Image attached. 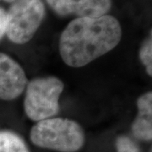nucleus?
Instances as JSON below:
<instances>
[{
	"label": "nucleus",
	"instance_id": "f257e3e1",
	"mask_svg": "<svg viewBox=\"0 0 152 152\" xmlns=\"http://www.w3.org/2000/svg\"><path fill=\"white\" fill-rule=\"evenodd\" d=\"M121 37V26L113 16L77 18L61 35L60 55L67 65L83 67L113 50Z\"/></svg>",
	"mask_w": 152,
	"mask_h": 152
},
{
	"label": "nucleus",
	"instance_id": "f03ea898",
	"mask_svg": "<svg viewBox=\"0 0 152 152\" xmlns=\"http://www.w3.org/2000/svg\"><path fill=\"white\" fill-rule=\"evenodd\" d=\"M31 140L36 145L61 152H75L84 144L81 127L75 121L48 118L38 122L31 131Z\"/></svg>",
	"mask_w": 152,
	"mask_h": 152
},
{
	"label": "nucleus",
	"instance_id": "7ed1b4c3",
	"mask_svg": "<svg viewBox=\"0 0 152 152\" xmlns=\"http://www.w3.org/2000/svg\"><path fill=\"white\" fill-rule=\"evenodd\" d=\"M64 84L56 77L35 79L30 82L25 97V112L30 119H48L59 111L58 99Z\"/></svg>",
	"mask_w": 152,
	"mask_h": 152
},
{
	"label": "nucleus",
	"instance_id": "20e7f679",
	"mask_svg": "<svg viewBox=\"0 0 152 152\" xmlns=\"http://www.w3.org/2000/svg\"><path fill=\"white\" fill-rule=\"evenodd\" d=\"M45 15L41 0H16L7 13L6 34L14 43L29 42L40 26Z\"/></svg>",
	"mask_w": 152,
	"mask_h": 152
},
{
	"label": "nucleus",
	"instance_id": "39448f33",
	"mask_svg": "<svg viewBox=\"0 0 152 152\" xmlns=\"http://www.w3.org/2000/svg\"><path fill=\"white\" fill-rule=\"evenodd\" d=\"M26 83V76L21 67L10 56L0 53V99H15L23 92Z\"/></svg>",
	"mask_w": 152,
	"mask_h": 152
},
{
	"label": "nucleus",
	"instance_id": "423d86ee",
	"mask_svg": "<svg viewBox=\"0 0 152 152\" xmlns=\"http://www.w3.org/2000/svg\"><path fill=\"white\" fill-rule=\"evenodd\" d=\"M49 6L60 15H75L78 18L105 15L112 0H47Z\"/></svg>",
	"mask_w": 152,
	"mask_h": 152
},
{
	"label": "nucleus",
	"instance_id": "0eeeda50",
	"mask_svg": "<svg viewBox=\"0 0 152 152\" xmlns=\"http://www.w3.org/2000/svg\"><path fill=\"white\" fill-rule=\"evenodd\" d=\"M138 114L132 124V132L137 139L151 140L152 138V93L147 92L137 101Z\"/></svg>",
	"mask_w": 152,
	"mask_h": 152
},
{
	"label": "nucleus",
	"instance_id": "6e6552de",
	"mask_svg": "<svg viewBox=\"0 0 152 152\" xmlns=\"http://www.w3.org/2000/svg\"><path fill=\"white\" fill-rule=\"evenodd\" d=\"M0 152H29L19 136L9 131L0 132Z\"/></svg>",
	"mask_w": 152,
	"mask_h": 152
},
{
	"label": "nucleus",
	"instance_id": "1a4fd4ad",
	"mask_svg": "<svg viewBox=\"0 0 152 152\" xmlns=\"http://www.w3.org/2000/svg\"><path fill=\"white\" fill-rule=\"evenodd\" d=\"M140 58L143 64L146 67L147 74L152 75V40L151 36L144 42L140 51Z\"/></svg>",
	"mask_w": 152,
	"mask_h": 152
},
{
	"label": "nucleus",
	"instance_id": "9d476101",
	"mask_svg": "<svg viewBox=\"0 0 152 152\" xmlns=\"http://www.w3.org/2000/svg\"><path fill=\"white\" fill-rule=\"evenodd\" d=\"M116 146L118 152H139L134 142L125 136H121L117 140Z\"/></svg>",
	"mask_w": 152,
	"mask_h": 152
},
{
	"label": "nucleus",
	"instance_id": "9b49d317",
	"mask_svg": "<svg viewBox=\"0 0 152 152\" xmlns=\"http://www.w3.org/2000/svg\"><path fill=\"white\" fill-rule=\"evenodd\" d=\"M6 26H7V13L4 11V10L0 8V38L5 34Z\"/></svg>",
	"mask_w": 152,
	"mask_h": 152
},
{
	"label": "nucleus",
	"instance_id": "f8f14e48",
	"mask_svg": "<svg viewBox=\"0 0 152 152\" xmlns=\"http://www.w3.org/2000/svg\"><path fill=\"white\" fill-rule=\"evenodd\" d=\"M4 1H5V2H9V3H14L15 1H16V0H4Z\"/></svg>",
	"mask_w": 152,
	"mask_h": 152
}]
</instances>
